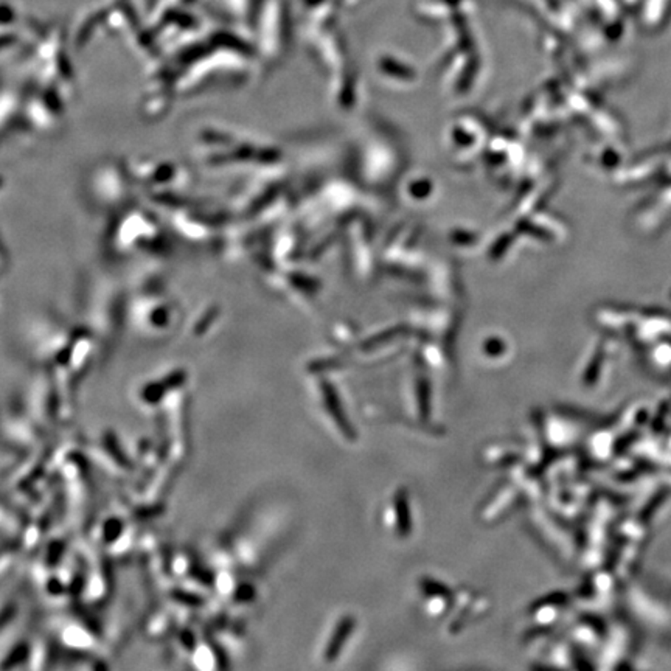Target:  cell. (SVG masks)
Wrapping results in <instances>:
<instances>
[{"label": "cell", "instance_id": "1", "mask_svg": "<svg viewBox=\"0 0 671 671\" xmlns=\"http://www.w3.org/2000/svg\"><path fill=\"white\" fill-rule=\"evenodd\" d=\"M13 614H14V608H6L5 613L0 615V629H2L5 625L8 623V620H10Z\"/></svg>", "mask_w": 671, "mask_h": 671}]
</instances>
